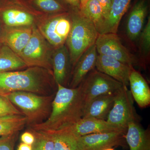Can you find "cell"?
Here are the masks:
<instances>
[{
    "instance_id": "1",
    "label": "cell",
    "mask_w": 150,
    "mask_h": 150,
    "mask_svg": "<svg viewBox=\"0 0 150 150\" xmlns=\"http://www.w3.org/2000/svg\"><path fill=\"white\" fill-rule=\"evenodd\" d=\"M51 113L46 121L30 126L35 131H54L72 126L83 116L85 103L79 86L67 88L56 84Z\"/></svg>"
},
{
    "instance_id": "2",
    "label": "cell",
    "mask_w": 150,
    "mask_h": 150,
    "mask_svg": "<svg viewBox=\"0 0 150 150\" xmlns=\"http://www.w3.org/2000/svg\"><path fill=\"white\" fill-rule=\"evenodd\" d=\"M56 83L52 72L38 67L0 72V95L17 91L40 95L51 90Z\"/></svg>"
},
{
    "instance_id": "3",
    "label": "cell",
    "mask_w": 150,
    "mask_h": 150,
    "mask_svg": "<svg viewBox=\"0 0 150 150\" xmlns=\"http://www.w3.org/2000/svg\"><path fill=\"white\" fill-rule=\"evenodd\" d=\"M69 11L72 25L66 45L69 54L72 71L81 55L95 44L99 34L93 23L79 9L70 8Z\"/></svg>"
},
{
    "instance_id": "4",
    "label": "cell",
    "mask_w": 150,
    "mask_h": 150,
    "mask_svg": "<svg viewBox=\"0 0 150 150\" xmlns=\"http://www.w3.org/2000/svg\"><path fill=\"white\" fill-rule=\"evenodd\" d=\"M26 117L30 126L39 124L51 113L53 95H40L33 93L17 91L5 96Z\"/></svg>"
},
{
    "instance_id": "5",
    "label": "cell",
    "mask_w": 150,
    "mask_h": 150,
    "mask_svg": "<svg viewBox=\"0 0 150 150\" xmlns=\"http://www.w3.org/2000/svg\"><path fill=\"white\" fill-rule=\"evenodd\" d=\"M54 49L35 26L29 42L18 55L28 67H40L53 73L52 59Z\"/></svg>"
},
{
    "instance_id": "6",
    "label": "cell",
    "mask_w": 150,
    "mask_h": 150,
    "mask_svg": "<svg viewBox=\"0 0 150 150\" xmlns=\"http://www.w3.org/2000/svg\"><path fill=\"white\" fill-rule=\"evenodd\" d=\"M72 25L71 14L68 12L44 16L36 27L54 49L66 44Z\"/></svg>"
},
{
    "instance_id": "7",
    "label": "cell",
    "mask_w": 150,
    "mask_h": 150,
    "mask_svg": "<svg viewBox=\"0 0 150 150\" xmlns=\"http://www.w3.org/2000/svg\"><path fill=\"white\" fill-rule=\"evenodd\" d=\"M123 85L108 75L93 69L79 86L83 97L85 108L94 98L104 95L115 94Z\"/></svg>"
},
{
    "instance_id": "8",
    "label": "cell",
    "mask_w": 150,
    "mask_h": 150,
    "mask_svg": "<svg viewBox=\"0 0 150 150\" xmlns=\"http://www.w3.org/2000/svg\"><path fill=\"white\" fill-rule=\"evenodd\" d=\"M44 15L28 5L24 0H11L0 12V18L5 28L36 26Z\"/></svg>"
},
{
    "instance_id": "9",
    "label": "cell",
    "mask_w": 150,
    "mask_h": 150,
    "mask_svg": "<svg viewBox=\"0 0 150 150\" xmlns=\"http://www.w3.org/2000/svg\"><path fill=\"white\" fill-rule=\"evenodd\" d=\"M139 120L134 105V98L127 86L123 85L115 95L112 108L107 120L108 123L127 131L129 123Z\"/></svg>"
},
{
    "instance_id": "10",
    "label": "cell",
    "mask_w": 150,
    "mask_h": 150,
    "mask_svg": "<svg viewBox=\"0 0 150 150\" xmlns=\"http://www.w3.org/2000/svg\"><path fill=\"white\" fill-rule=\"evenodd\" d=\"M95 45L98 54L112 57L131 67L140 64L136 57L123 46L117 33L99 34Z\"/></svg>"
},
{
    "instance_id": "11",
    "label": "cell",
    "mask_w": 150,
    "mask_h": 150,
    "mask_svg": "<svg viewBox=\"0 0 150 150\" xmlns=\"http://www.w3.org/2000/svg\"><path fill=\"white\" fill-rule=\"evenodd\" d=\"M126 133L111 132L88 134L78 137L79 150H103L113 147H127Z\"/></svg>"
},
{
    "instance_id": "12",
    "label": "cell",
    "mask_w": 150,
    "mask_h": 150,
    "mask_svg": "<svg viewBox=\"0 0 150 150\" xmlns=\"http://www.w3.org/2000/svg\"><path fill=\"white\" fill-rule=\"evenodd\" d=\"M96 68L99 71L128 86L129 76L134 67L123 64L110 56L98 54Z\"/></svg>"
},
{
    "instance_id": "13",
    "label": "cell",
    "mask_w": 150,
    "mask_h": 150,
    "mask_svg": "<svg viewBox=\"0 0 150 150\" xmlns=\"http://www.w3.org/2000/svg\"><path fill=\"white\" fill-rule=\"evenodd\" d=\"M78 137L88 134L122 132L126 133V130L118 128L108 123L105 120L93 118H82L72 126L67 127Z\"/></svg>"
},
{
    "instance_id": "14",
    "label": "cell",
    "mask_w": 150,
    "mask_h": 150,
    "mask_svg": "<svg viewBox=\"0 0 150 150\" xmlns=\"http://www.w3.org/2000/svg\"><path fill=\"white\" fill-rule=\"evenodd\" d=\"M98 55L95 44L81 55L72 71L69 88L77 87L88 74L95 69Z\"/></svg>"
},
{
    "instance_id": "15",
    "label": "cell",
    "mask_w": 150,
    "mask_h": 150,
    "mask_svg": "<svg viewBox=\"0 0 150 150\" xmlns=\"http://www.w3.org/2000/svg\"><path fill=\"white\" fill-rule=\"evenodd\" d=\"M52 67L56 84L66 86L72 68L69 51L66 44L54 49L52 55Z\"/></svg>"
},
{
    "instance_id": "16",
    "label": "cell",
    "mask_w": 150,
    "mask_h": 150,
    "mask_svg": "<svg viewBox=\"0 0 150 150\" xmlns=\"http://www.w3.org/2000/svg\"><path fill=\"white\" fill-rule=\"evenodd\" d=\"M148 11L147 0H139L131 8L126 24L127 35L131 41L136 40L139 37Z\"/></svg>"
},
{
    "instance_id": "17",
    "label": "cell",
    "mask_w": 150,
    "mask_h": 150,
    "mask_svg": "<svg viewBox=\"0 0 150 150\" xmlns=\"http://www.w3.org/2000/svg\"><path fill=\"white\" fill-rule=\"evenodd\" d=\"M129 85L134 100L141 108H145L150 104V89L148 83L142 75L134 68L130 73Z\"/></svg>"
},
{
    "instance_id": "18",
    "label": "cell",
    "mask_w": 150,
    "mask_h": 150,
    "mask_svg": "<svg viewBox=\"0 0 150 150\" xmlns=\"http://www.w3.org/2000/svg\"><path fill=\"white\" fill-rule=\"evenodd\" d=\"M125 139L130 150H150L149 131L143 129L139 120L129 123Z\"/></svg>"
},
{
    "instance_id": "19",
    "label": "cell",
    "mask_w": 150,
    "mask_h": 150,
    "mask_svg": "<svg viewBox=\"0 0 150 150\" xmlns=\"http://www.w3.org/2000/svg\"><path fill=\"white\" fill-rule=\"evenodd\" d=\"M115 95H104L94 98L85 108L82 118L106 121L113 105Z\"/></svg>"
},
{
    "instance_id": "20",
    "label": "cell",
    "mask_w": 150,
    "mask_h": 150,
    "mask_svg": "<svg viewBox=\"0 0 150 150\" xmlns=\"http://www.w3.org/2000/svg\"><path fill=\"white\" fill-rule=\"evenodd\" d=\"M34 27L6 28L3 43L19 55L29 42Z\"/></svg>"
},
{
    "instance_id": "21",
    "label": "cell",
    "mask_w": 150,
    "mask_h": 150,
    "mask_svg": "<svg viewBox=\"0 0 150 150\" xmlns=\"http://www.w3.org/2000/svg\"><path fill=\"white\" fill-rule=\"evenodd\" d=\"M131 0H112L110 11L100 34L117 33L121 18L129 8Z\"/></svg>"
},
{
    "instance_id": "22",
    "label": "cell",
    "mask_w": 150,
    "mask_h": 150,
    "mask_svg": "<svg viewBox=\"0 0 150 150\" xmlns=\"http://www.w3.org/2000/svg\"><path fill=\"white\" fill-rule=\"evenodd\" d=\"M28 68L18 54L4 43L0 45V72L13 71Z\"/></svg>"
},
{
    "instance_id": "23",
    "label": "cell",
    "mask_w": 150,
    "mask_h": 150,
    "mask_svg": "<svg viewBox=\"0 0 150 150\" xmlns=\"http://www.w3.org/2000/svg\"><path fill=\"white\" fill-rule=\"evenodd\" d=\"M30 7L42 15L68 12L70 8L64 0H24Z\"/></svg>"
},
{
    "instance_id": "24",
    "label": "cell",
    "mask_w": 150,
    "mask_h": 150,
    "mask_svg": "<svg viewBox=\"0 0 150 150\" xmlns=\"http://www.w3.org/2000/svg\"><path fill=\"white\" fill-rule=\"evenodd\" d=\"M50 134L54 142V150H79L78 137L67 128L54 131H45Z\"/></svg>"
},
{
    "instance_id": "25",
    "label": "cell",
    "mask_w": 150,
    "mask_h": 150,
    "mask_svg": "<svg viewBox=\"0 0 150 150\" xmlns=\"http://www.w3.org/2000/svg\"><path fill=\"white\" fill-rule=\"evenodd\" d=\"M27 124V119L22 114L0 117V137L18 133Z\"/></svg>"
},
{
    "instance_id": "26",
    "label": "cell",
    "mask_w": 150,
    "mask_h": 150,
    "mask_svg": "<svg viewBox=\"0 0 150 150\" xmlns=\"http://www.w3.org/2000/svg\"><path fill=\"white\" fill-rule=\"evenodd\" d=\"M80 11L93 23L98 33L100 34L105 19L102 8L97 0H89L84 8Z\"/></svg>"
},
{
    "instance_id": "27",
    "label": "cell",
    "mask_w": 150,
    "mask_h": 150,
    "mask_svg": "<svg viewBox=\"0 0 150 150\" xmlns=\"http://www.w3.org/2000/svg\"><path fill=\"white\" fill-rule=\"evenodd\" d=\"M34 134L35 141L32 150H54V142L50 134L45 131H35L30 129Z\"/></svg>"
},
{
    "instance_id": "28",
    "label": "cell",
    "mask_w": 150,
    "mask_h": 150,
    "mask_svg": "<svg viewBox=\"0 0 150 150\" xmlns=\"http://www.w3.org/2000/svg\"><path fill=\"white\" fill-rule=\"evenodd\" d=\"M140 51L143 57L142 59L144 61L149 59L150 52V17L148 18L146 24L143 28L140 34Z\"/></svg>"
},
{
    "instance_id": "29",
    "label": "cell",
    "mask_w": 150,
    "mask_h": 150,
    "mask_svg": "<svg viewBox=\"0 0 150 150\" xmlns=\"http://www.w3.org/2000/svg\"><path fill=\"white\" fill-rule=\"evenodd\" d=\"M18 114L23 115L6 97L0 95V117Z\"/></svg>"
},
{
    "instance_id": "30",
    "label": "cell",
    "mask_w": 150,
    "mask_h": 150,
    "mask_svg": "<svg viewBox=\"0 0 150 150\" xmlns=\"http://www.w3.org/2000/svg\"><path fill=\"white\" fill-rule=\"evenodd\" d=\"M18 133L1 137L0 138V150H14V146Z\"/></svg>"
},
{
    "instance_id": "31",
    "label": "cell",
    "mask_w": 150,
    "mask_h": 150,
    "mask_svg": "<svg viewBox=\"0 0 150 150\" xmlns=\"http://www.w3.org/2000/svg\"><path fill=\"white\" fill-rule=\"evenodd\" d=\"M21 140L22 143L32 145L35 141V137L31 131H26L22 134Z\"/></svg>"
},
{
    "instance_id": "32",
    "label": "cell",
    "mask_w": 150,
    "mask_h": 150,
    "mask_svg": "<svg viewBox=\"0 0 150 150\" xmlns=\"http://www.w3.org/2000/svg\"><path fill=\"white\" fill-rule=\"evenodd\" d=\"M97 1L102 8L103 15L105 21L110 11L112 0H97Z\"/></svg>"
},
{
    "instance_id": "33",
    "label": "cell",
    "mask_w": 150,
    "mask_h": 150,
    "mask_svg": "<svg viewBox=\"0 0 150 150\" xmlns=\"http://www.w3.org/2000/svg\"><path fill=\"white\" fill-rule=\"evenodd\" d=\"M64 1L70 8L79 9L80 0H64Z\"/></svg>"
},
{
    "instance_id": "34",
    "label": "cell",
    "mask_w": 150,
    "mask_h": 150,
    "mask_svg": "<svg viewBox=\"0 0 150 150\" xmlns=\"http://www.w3.org/2000/svg\"><path fill=\"white\" fill-rule=\"evenodd\" d=\"M17 150H32V146L21 142L18 145Z\"/></svg>"
},
{
    "instance_id": "35",
    "label": "cell",
    "mask_w": 150,
    "mask_h": 150,
    "mask_svg": "<svg viewBox=\"0 0 150 150\" xmlns=\"http://www.w3.org/2000/svg\"><path fill=\"white\" fill-rule=\"evenodd\" d=\"M6 29H3L0 27V43H3V39L5 33Z\"/></svg>"
},
{
    "instance_id": "36",
    "label": "cell",
    "mask_w": 150,
    "mask_h": 150,
    "mask_svg": "<svg viewBox=\"0 0 150 150\" xmlns=\"http://www.w3.org/2000/svg\"><path fill=\"white\" fill-rule=\"evenodd\" d=\"M88 1L89 0H80L79 7L80 10H82L84 8L86 4Z\"/></svg>"
},
{
    "instance_id": "37",
    "label": "cell",
    "mask_w": 150,
    "mask_h": 150,
    "mask_svg": "<svg viewBox=\"0 0 150 150\" xmlns=\"http://www.w3.org/2000/svg\"><path fill=\"white\" fill-rule=\"evenodd\" d=\"M103 150H115L114 149L112 148H108V149H105Z\"/></svg>"
}]
</instances>
